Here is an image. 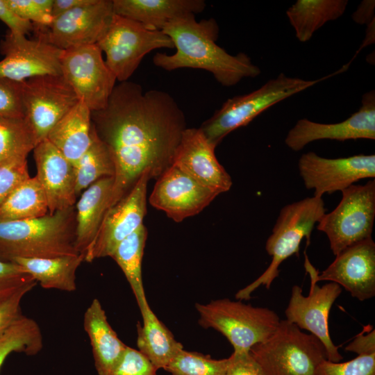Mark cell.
I'll use <instances>...</instances> for the list:
<instances>
[{
	"label": "cell",
	"instance_id": "23",
	"mask_svg": "<svg viewBox=\"0 0 375 375\" xmlns=\"http://www.w3.org/2000/svg\"><path fill=\"white\" fill-rule=\"evenodd\" d=\"M114 176L103 177L86 188L76 204V248L85 256L109 208Z\"/></svg>",
	"mask_w": 375,
	"mask_h": 375
},
{
	"label": "cell",
	"instance_id": "46",
	"mask_svg": "<svg viewBox=\"0 0 375 375\" xmlns=\"http://www.w3.org/2000/svg\"><path fill=\"white\" fill-rule=\"evenodd\" d=\"M88 1L89 0H53L51 9L52 21L60 15L88 3Z\"/></svg>",
	"mask_w": 375,
	"mask_h": 375
},
{
	"label": "cell",
	"instance_id": "21",
	"mask_svg": "<svg viewBox=\"0 0 375 375\" xmlns=\"http://www.w3.org/2000/svg\"><path fill=\"white\" fill-rule=\"evenodd\" d=\"M36 177L47 201L49 214L74 206L76 177L74 165L47 138L33 149Z\"/></svg>",
	"mask_w": 375,
	"mask_h": 375
},
{
	"label": "cell",
	"instance_id": "44",
	"mask_svg": "<svg viewBox=\"0 0 375 375\" xmlns=\"http://www.w3.org/2000/svg\"><path fill=\"white\" fill-rule=\"evenodd\" d=\"M345 350L357 355L375 352L374 328L365 326L364 330L345 347Z\"/></svg>",
	"mask_w": 375,
	"mask_h": 375
},
{
	"label": "cell",
	"instance_id": "7",
	"mask_svg": "<svg viewBox=\"0 0 375 375\" xmlns=\"http://www.w3.org/2000/svg\"><path fill=\"white\" fill-rule=\"evenodd\" d=\"M199 324L213 328L229 341L233 353L249 352L254 345L268 339L281 321L272 310L255 307L229 299L212 300L208 303H196Z\"/></svg>",
	"mask_w": 375,
	"mask_h": 375
},
{
	"label": "cell",
	"instance_id": "24",
	"mask_svg": "<svg viewBox=\"0 0 375 375\" xmlns=\"http://www.w3.org/2000/svg\"><path fill=\"white\" fill-rule=\"evenodd\" d=\"M83 326L92 347L99 375H107L118 362L127 345L110 325L100 301L93 299L84 314Z\"/></svg>",
	"mask_w": 375,
	"mask_h": 375
},
{
	"label": "cell",
	"instance_id": "5",
	"mask_svg": "<svg viewBox=\"0 0 375 375\" xmlns=\"http://www.w3.org/2000/svg\"><path fill=\"white\" fill-rule=\"evenodd\" d=\"M344 71L342 68L333 74L312 81L289 77L281 73L250 93L227 99L199 128L207 140L217 147L228 134L246 126L269 107Z\"/></svg>",
	"mask_w": 375,
	"mask_h": 375
},
{
	"label": "cell",
	"instance_id": "45",
	"mask_svg": "<svg viewBox=\"0 0 375 375\" xmlns=\"http://www.w3.org/2000/svg\"><path fill=\"white\" fill-rule=\"evenodd\" d=\"M374 1H362L352 17L354 22L362 24H369L374 22Z\"/></svg>",
	"mask_w": 375,
	"mask_h": 375
},
{
	"label": "cell",
	"instance_id": "15",
	"mask_svg": "<svg viewBox=\"0 0 375 375\" xmlns=\"http://www.w3.org/2000/svg\"><path fill=\"white\" fill-rule=\"evenodd\" d=\"M151 179L145 172L130 192L106 211L84 261L111 256L118 244L141 225L147 212V190Z\"/></svg>",
	"mask_w": 375,
	"mask_h": 375
},
{
	"label": "cell",
	"instance_id": "42",
	"mask_svg": "<svg viewBox=\"0 0 375 375\" xmlns=\"http://www.w3.org/2000/svg\"><path fill=\"white\" fill-rule=\"evenodd\" d=\"M226 375H266L258 362L249 352L233 353Z\"/></svg>",
	"mask_w": 375,
	"mask_h": 375
},
{
	"label": "cell",
	"instance_id": "28",
	"mask_svg": "<svg viewBox=\"0 0 375 375\" xmlns=\"http://www.w3.org/2000/svg\"><path fill=\"white\" fill-rule=\"evenodd\" d=\"M347 0H298L286 11L299 41H308L315 32L329 21L340 17Z\"/></svg>",
	"mask_w": 375,
	"mask_h": 375
},
{
	"label": "cell",
	"instance_id": "11",
	"mask_svg": "<svg viewBox=\"0 0 375 375\" xmlns=\"http://www.w3.org/2000/svg\"><path fill=\"white\" fill-rule=\"evenodd\" d=\"M102 53L97 44L82 45L62 50L60 58L62 76L91 112L106 107L116 85Z\"/></svg>",
	"mask_w": 375,
	"mask_h": 375
},
{
	"label": "cell",
	"instance_id": "6",
	"mask_svg": "<svg viewBox=\"0 0 375 375\" xmlns=\"http://www.w3.org/2000/svg\"><path fill=\"white\" fill-rule=\"evenodd\" d=\"M250 353L266 375H317L327 360L322 342L288 320H281L272 335Z\"/></svg>",
	"mask_w": 375,
	"mask_h": 375
},
{
	"label": "cell",
	"instance_id": "22",
	"mask_svg": "<svg viewBox=\"0 0 375 375\" xmlns=\"http://www.w3.org/2000/svg\"><path fill=\"white\" fill-rule=\"evenodd\" d=\"M113 12L147 28L162 31L172 20L198 14L206 8L203 0H112Z\"/></svg>",
	"mask_w": 375,
	"mask_h": 375
},
{
	"label": "cell",
	"instance_id": "36",
	"mask_svg": "<svg viewBox=\"0 0 375 375\" xmlns=\"http://www.w3.org/2000/svg\"><path fill=\"white\" fill-rule=\"evenodd\" d=\"M27 157H15L0 162V207L23 181L30 177Z\"/></svg>",
	"mask_w": 375,
	"mask_h": 375
},
{
	"label": "cell",
	"instance_id": "16",
	"mask_svg": "<svg viewBox=\"0 0 375 375\" xmlns=\"http://www.w3.org/2000/svg\"><path fill=\"white\" fill-rule=\"evenodd\" d=\"M0 78L23 82L47 74H62V50L42 38L28 39L26 35L8 31L0 42Z\"/></svg>",
	"mask_w": 375,
	"mask_h": 375
},
{
	"label": "cell",
	"instance_id": "20",
	"mask_svg": "<svg viewBox=\"0 0 375 375\" xmlns=\"http://www.w3.org/2000/svg\"><path fill=\"white\" fill-rule=\"evenodd\" d=\"M215 148L199 128H187L176 149L173 165L199 184L219 194L228 192L232 179L219 162Z\"/></svg>",
	"mask_w": 375,
	"mask_h": 375
},
{
	"label": "cell",
	"instance_id": "4",
	"mask_svg": "<svg viewBox=\"0 0 375 375\" xmlns=\"http://www.w3.org/2000/svg\"><path fill=\"white\" fill-rule=\"evenodd\" d=\"M322 197L313 196L285 206L280 211L272 233L265 244V250L272 257L267 269L253 282L235 294L238 300H248L259 286L269 289L278 276L279 266L289 257L298 254L300 244L306 238L310 244L315 225L325 214Z\"/></svg>",
	"mask_w": 375,
	"mask_h": 375
},
{
	"label": "cell",
	"instance_id": "40",
	"mask_svg": "<svg viewBox=\"0 0 375 375\" xmlns=\"http://www.w3.org/2000/svg\"><path fill=\"white\" fill-rule=\"evenodd\" d=\"M0 117H24L22 82L0 78Z\"/></svg>",
	"mask_w": 375,
	"mask_h": 375
},
{
	"label": "cell",
	"instance_id": "9",
	"mask_svg": "<svg viewBox=\"0 0 375 375\" xmlns=\"http://www.w3.org/2000/svg\"><path fill=\"white\" fill-rule=\"evenodd\" d=\"M97 44L105 53L106 64L120 83L129 79L144 56L151 51L174 48L170 38L162 31L147 28L115 14Z\"/></svg>",
	"mask_w": 375,
	"mask_h": 375
},
{
	"label": "cell",
	"instance_id": "3",
	"mask_svg": "<svg viewBox=\"0 0 375 375\" xmlns=\"http://www.w3.org/2000/svg\"><path fill=\"white\" fill-rule=\"evenodd\" d=\"M79 254L76 248L75 206L40 217L0 222L3 260Z\"/></svg>",
	"mask_w": 375,
	"mask_h": 375
},
{
	"label": "cell",
	"instance_id": "26",
	"mask_svg": "<svg viewBox=\"0 0 375 375\" xmlns=\"http://www.w3.org/2000/svg\"><path fill=\"white\" fill-rule=\"evenodd\" d=\"M139 308L143 322L137 324L138 350L157 369H165L183 347L158 319L147 301Z\"/></svg>",
	"mask_w": 375,
	"mask_h": 375
},
{
	"label": "cell",
	"instance_id": "39",
	"mask_svg": "<svg viewBox=\"0 0 375 375\" xmlns=\"http://www.w3.org/2000/svg\"><path fill=\"white\" fill-rule=\"evenodd\" d=\"M157 370L139 350L127 346L118 362L107 375H157Z\"/></svg>",
	"mask_w": 375,
	"mask_h": 375
},
{
	"label": "cell",
	"instance_id": "17",
	"mask_svg": "<svg viewBox=\"0 0 375 375\" xmlns=\"http://www.w3.org/2000/svg\"><path fill=\"white\" fill-rule=\"evenodd\" d=\"M359 110L343 122L322 124L301 119L288 131L285 144L298 151L308 144L319 140L345 141L375 139V92H366Z\"/></svg>",
	"mask_w": 375,
	"mask_h": 375
},
{
	"label": "cell",
	"instance_id": "37",
	"mask_svg": "<svg viewBox=\"0 0 375 375\" xmlns=\"http://www.w3.org/2000/svg\"><path fill=\"white\" fill-rule=\"evenodd\" d=\"M19 17L34 25L48 26L52 22L53 0H5Z\"/></svg>",
	"mask_w": 375,
	"mask_h": 375
},
{
	"label": "cell",
	"instance_id": "12",
	"mask_svg": "<svg viewBox=\"0 0 375 375\" xmlns=\"http://www.w3.org/2000/svg\"><path fill=\"white\" fill-rule=\"evenodd\" d=\"M22 100L24 118L37 144L79 102L62 74L42 75L23 81Z\"/></svg>",
	"mask_w": 375,
	"mask_h": 375
},
{
	"label": "cell",
	"instance_id": "30",
	"mask_svg": "<svg viewBox=\"0 0 375 375\" xmlns=\"http://www.w3.org/2000/svg\"><path fill=\"white\" fill-rule=\"evenodd\" d=\"M147 237V230L142 224L123 240L110 256L126 278L138 307L147 301L142 275V261Z\"/></svg>",
	"mask_w": 375,
	"mask_h": 375
},
{
	"label": "cell",
	"instance_id": "35",
	"mask_svg": "<svg viewBox=\"0 0 375 375\" xmlns=\"http://www.w3.org/2000/svg\"><path fill=\"white\" fill-rule=\"evenodd\" d=\"M317 375H375V352L358 354L346 362L324 360Z\"/></svg>",
	"mask_w": 375,
	"mask_h": 375
},
{
	"label": "cell",
	"instance_id": "13",
	"mask_svg": "<svg viewBox=\"0 0 375 375\" xmlns=\"http://www.w3.org/2000/svg\"><path fill=\"white\" fill-rule=\"evenodd\" d=\"M114 15L112 0H89L54 19L48 26L34 25L35 37L65 50L97 44Z\"/></svg>",
	"mask_w": 375,
	"mask_h": 375
},
{
	"label": "cell",
	"instance_id": "1",
	"mask_svg": "<svg viewBox=\"0 0 375 375\" xmlns=\"http://www.w3.org/2000/svg\"><path fill=\"white\" fill-rule=\"evenodd\" d=\"M92 127L108 147L115 172L109 208L148 172L157 180L173 165L183 131L184 113L167 92H144L129 81L116 85L106 107L91 112Z\"/></svg>",
	"mask_w": 375,
	"mask_h": 375
},
{
	"label": "cell",
	"instance_id": "34",
	"mask_svg": "<svg viewBox=\"0 0 375 375\" xmlns=\"http://www.w3.org/2000/svg\"><path fill=\"white\" fill-rule=\"evenodd\" d=\"M229 362V357L215 360L181 349L165 369L172 375H226Z\"/></svg>",
	"mask_w": 375,
	"mask_h": 375
},
{
	"label": "cell",
	"instance_id": "25",
	"mask_svg": "<svg viewBox=\"0 0 375 375\" xmlns=\"http://www.w3.org/2000/svg\"><path fill=\"white\" fill-rule=\"evenodd\" d=\"M91 110L78 102L50 130L47 139L74 165L92 142Z\"/></svg>",
	"mask_w": 375,
	"mask_h": 375
},
{
	"label": "cell",
	"instance_id": "14",
	"mask_svg": "<svg viewBox=\"0 0 375 375\" xmlns=\"http://www.w3.org/2000/svg\"><path fill=\"white\" fill-rule=\"evenodd\" d=\"M299 174L306 188L314 196L342 191L364 178L375 177V155L358 154L346 158H326L312 151L299 159Z\"/></svg>",
	"mask_w": 375,
	"mask_h": 375
},
{
	"label": "cell",
	"instance_id": "19",
	"mask_svg": "<svg viewBox=\"0 0 375 375\" xmlns=\"http://www.w3.org/2000/svg\"><path fill=\"white\" fill-rule=\"evenodd\" d=\"M318 281L333 282L350 294L365 301L375 295V243L372 238L355 243L340 251L321 273Z\"/></svg>",
	"mask_w": 375,
	"mask_h": 375
},
{
	"label": "cell",
	"instance_id": "33",
	"mask_svg": "<svg viewBox=\"0 0 375 375\" xmlns=\"http://www.w3.org/2000/svg\"><path fill=\"white\" fill-rule=\"evenodd\" d=\"M37 143L24 117H0V162L27 157Z\"/></svg>",
	"mask_w": 375,
	"mask_h": 375
},
{
	"label": "cell",
	"instance_id": "10",
	"mask_svg": "<svg viewBox=\"0 0 375 375\" xmlns=\"http://www.w3.org/2000/svg\"><path fill=\"white\" fill-rule=\"evenodd\" d=\"M305 268L310 278L309 293L304 296L301 287L297 285L292 287L285 311L286 320L317 338L326 349L328 360L340 362L342 356L339 352L340 347L331 340L328 317L331 307L342 292V288L333 282L318 285L316 276L319 272L310 264L306 254Z\"/></svg>",
	"mask_w": 375,
	"mask_h": 375
},
{
	"label": "cell",
	"instance_id": "31",
	"mask_svg": "<svg viewBox=\"0 0 375 375\" xmlns=\"http://www.w3.org/2000/svg\"><path fill=\"white\" fill-rule=\"evenodd\" d=\"M92 142L74 165L77 196L97 180L115 176V167L112 156L108 147L97 135L92 125Z\"/></svg>",
	"mask_w": 375,
	"mask_h": 375
},
{
	"label": "cell",
	"instance_id": "38",
	"mask_svg": "<svg viewBox=\"0 0 375 375\" xmlns=\"http://www.w3.org/2000/svg\"><path fill=\"white\" fill-rule=\"evenodd\" d=\"M33 282L36 281L20 265L0 259V303Z\"/></svg>",
	"mask_w": 375,
	"mask_h": 375
},
{
	"label": "cell",
	"instance_id": "41",
	"mask_svg": "<svg viewBox=\"0 0 375 375\" xmlns=\"http://www.w3.org/2000/svg\"><path fill=\"white\" fill-rule=\"evenodd\" d=\"M37 283L33 282L22 287L0 303V337L24 315L21 310L22 298L33 290Z\"/></svg>",
	"mask_w": 375,
	"mask_h": 375
},
{
	"label": "cell",
	"instance_id": "32",
	"mask_svg": "<svg viewBox=\"0 0 375 375\" xmlns=\"http://www.w3.org/2000/svg\"><path fill=\"white\" fill-rule=\"evenodd\" d=\"M43 347V338L38 323L23 315L0 337V369L6 358L13 352L34 356Z\"/></svg>",
	"mask_w": 375,
	"mask_h": 375
},
{
	"label": "cell",
	"instance_id": "18",
	"mask_svg": "<svg viewBox=\"0 0 375 375\" xmlns=\"http://www.w3.org/2000/svg\"><path fill=\"white\" fill-rule=\"evenodd\" d=\"M156 181L149 203L176 222L199 213L219 195L174 165Z\"/></svg>",
	"mask_w": 375,
	"mask_h": 375
},
{
	"label": "cell",
	"instance_id": "2",
	"mask_svg": "<svg viewBox=\"0 0 375 375\" xmlns=\"http://www.w3.org/2000/svg\"><path fill=\"white\" fill-rule=\"evenodd\" d=\"M219 31L213 18L197 22L194 14L177 17L162 30L176 51L172 55L156 53L153 62L166 71L185 67L206 70L226 87L233 86L244 78L258 76L260 69L247 54L233 56L217 44Z\"/></svg>",
	"mask_w": 375,
	"mask_h": 375
},
{
	"label": "cell",
	"instance_id": "8",
	"mask_svg": "<svg viewBox=\"0 0 375 375\" xmlns=\"http://www.w3.org/2000/svg\"><path fill=\"white\" fill-rule=\"evenodd\" d=\"M342 192V199L331 212L324 214L317 228L324 233L336 256L345 248L372 238L375 218V181L353 184Z\"/></svg>",
	"mask_w": 375,
	"mask_h": 375
},
{
	"label": "cell",
	"instance_id": "27",
	"mask_svg": "<svg viewBox=\"0 0 375 375\" xmlns=\"http://www.w3.org/2000/svg\"><path fill=\"white\" fill-rule=\"evenodd\" d=\"M85 256H65L50 258H16L11 260L45 289H56L65 292L76 290V272Z\"/></svg>",
	"mask_w": 375,
	"mask_h": 375
},
{
	"label": "cell",
	"instance_id": "43",
	"mask_svg": "<svg viewBox=\"0 0 375 375\" xmlns=\"http://www.w3.org/2000/svg\"><path fill=\"white\" fill-rule=\"evenodd\" d=\"M0 20L8 26V32L12 34L26 35L34 31L33 24L19 17L5 0H0Z\"/></svg>",
	"mask_w": 375,
	"mask_h": 375
},
{
	"label": "cell",
	"instance_id": "29",
	"mask_svg": "<svg viewBox=\"0 0 375 375\" xmlns=\"http://www.w3.org/2000/svg\"><path fill=\"white\" fill-rule=\"evenodd\" d=\"M49 214L44 190L36 176L20 183L0 207V222L32 219Z\"/></svg>",
	"mask_w": 375,
	"mask_h": 375
}]
</instances>
